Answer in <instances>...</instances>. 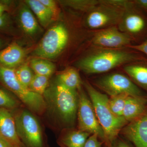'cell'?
<instances>
[{
  "mask_svg": "<svg viewBox=\"0 0 147 147\" xmlns=\"http://www.w3.org/2000/svg\"><path fill=\"white\" fill-rule=\"evenodd\" d=\"M124 70L137 84L147 89V66L131 65L125 66Z\"/></svg>",
  "mask_w": 147,
  "mask_h": 147,
  "instance_id": "d6986e66",
  "label": "cell"
},
{
  "mask_svg": "<svg viewBox=\"0 0 147 147\" xmlns=\"http://www.w3.org/2000/svg\"><path fill=\"white\" fill-rule=\"evenodd\" d=\"M6 10V7L5 6L0 3V15L4 14V13Z\"/></svg>",
  "mask_w": 147,
  "mask_h": 147,
  "instance_id": "836d02e7",
  "label": "cell"
},
{
  "mask_svg": "<svg viewBox=\"0 0 147 147\" xmlns=\"http://www.w3.org/2000/svg\"><path fill=\"white\" fill-rule=\"evenodd\" d=\"M25 50L16 42H13L0 52V65L14 69L20 65L26 56Z\"/></svg>",
  "mask_w": 147,
  "mask_h": 147,
  "instance_id": "4fadbf2b",
  "label": "cell"
},
{
  "mask_svg": "<svg viewBox=\"0 0 147 147\" xmlns=\"http://www.w3.org/2000/svg\"><path fill=\"white\" fill-rule=\"evenodd\" d=\"M135 50L140 51L147 55V40L141 44L137 45H129L127 46Z\"/></svg>",
  "mask_w": 147,
  "mask_h": 147,
  "instance_id": "f1b7e54d",
  "label": "cell"
},
{
  "mask_svg": "<svg viewBox=\"0 0 147 147\" xmlns=\"http://www.w3.org/2000/svg\"><path fill=\"white\" fill-rule=\"evenodd\" d=\"M39 1L52 12L54 20H56L59 17V11L55 1L52 0H39Z\"/></svg>",
  "mask_w": 147,
  "mask_h": 147,
  "instance_id": "4316f807",
  "label": "cell"
},
{
  "mask_svg": "<svg viewBox=\"0 0 147 147\" xmlns=\"http://www.w3.org/2000/svg\"><path fill=\"white\" fill-rule=\"evenodd\" d=\"M20 104V102L16 97L0 88V108L13 111L18 109Z\"/></svg>",
  "mask_w": 147,
  "mask_h": 147,
  "instance_id": "603a6c76",
  "label": "cell"
},
{
  "mask_svg": "<svg viewBox=\"0 0 147 147\" xmlns=\"http://www.w3.org/2000/svg\"><path fill=\"white\" fill-rule=\"evenodd\" d=\"M125 28L132 34H137L143 31L146 26L144 18L138 13H129L125 17L124 21Z\"/></svg>",
  "mask_w": 147,
  "mask_h": 147,
  "instance_id": "ffe728a7",
  "label": "cell"
},
{
  "mask_svg": "<svg viewBox=\"0 0 147 147\" xmlns=\"http://www.w3.org/2000/svg\"><path fill=\"white\" fill-rule=\"evenodd\" d=\"M15 74L18 81L25 86L29 88L34 75L29 66L27 63L21 65L15 69Z\"/></svg>",
  "mask_w": 147,
  "mask_h": 147,
  "instance_id": "d4e9b609",
  "label": "cell"
},
{
  "mask_svg": "<svg viewBox=\"0 0 147 147\" xmlns=\"http://www.w3.org/2000/svg\"><path fill=\"white\" fill-rule=\"evenodd\" d=\"M134 3L140 7L147 10V0H137L134 1Z\"/></svg>",
  "mask_w": 147,
  "mask_h": 147,
  "instance_id": "f546056e",
  "label": "cell"
},
{
  "mask_svg": "<svg viewBox=\"0 0 147 147\" xmlns=\"http://www.w3.org/2000/svg\"><path fill=\"white\" fill-rule=\"evenodd\" d=\"M48 108L59 121L68 128L76 121L78 106L77 91L70 89L57 82L43 94Z\"/></svg>",
  "mask_w": 147,
  "mask_h": 147,
  "instance_id": "6da1fadb",
  "label": "cell"
},
{
  "mask_svg": "<svg viewBox=\"0 0 147 147\" xmlns=\"http://www.w3.org/2000/svg\"><path fill=\"white\" fill-rule=\"evenodd\" d=\"M78 91V129L91 134H97L99 139L104 144V132L98 121L91 101L82 89Z\"/></svg>",
  "mask_w": 147,
  "mask_h": 147,
  "instance_id": "52a82bcc",
  "label": "cell"
},
{
  "mask_svg": "<svg viewBox=\"0 0 147 147\" xmlns=\"http://www.w3.org/2000/svg\"><path fill=\"white\" fill-rule=\"evenodd\" d=\"M69 5L74 7L82 10L91 11L95 8L96 6L99 4V1H68Z\"/></svg>",
  "mask_w": 147,
  "mask_h": 147,
  "instance_id": "484cf974",
  "label": "cell"
},
{
  "mask_svg": "<svg viewBox=\"0 0 147 147\" xmlns=\"http://www.w3.org/2000/svg\"><path fill=\"white\" fill-rule=\"evenodd\" d=\"M140 58L127 51L107 50L98 52L82 59L78 66L87 74L102 73L123 64L138 61Z\"/></svg>",
  "mask_w": 147,
  "mask_h": 147,
  "instance_id": "3957f363",
  "label": "cell"
},
{
  "mask_svg": "<svg viewBox=\"0 0 147 147\" xmlns=\"http://www.w3.org/2000/svg\"><path fill=\"white\" fill-rule=\"evenodd\" d=\"M26 2L43 27H47L54 20L52 12L39 0H28Z\"/></svg>",
  "mask_w": 147,
  "mask_h": 147,
  "instance_id": "2e32d148",
  "label": "cell"
},
{
  "mask_svg": "<svg viewBox=\"0 0 147 147\" xmlns=\"http://www.w3.org/2000/svg\"><path fill=\"white\" fill-rule=\"evenodd\" d=\"M0 45H1V41H0Z\"/></svg>",
  "mask_w": 147,
  "mask_h": 147,
  "instance_id": "e575fe53",
  "label": "cell"
},
{
  "mask_svg": "<svg viewBox=\"0 0 147 147\" xmlns=\"http://www.w3.org/2000/svg\"><path fill=\"white\" fill-rule=\"evenodd\" d=\"M91 11L87 18V24L91 29H99L115 24L121 16V11L115 7L102 5Z\"/></svg>",
  "mask_w": 147,
  "mask_h": 147,
  "instance_id": "9c48e42d",
  "label": "cell"
},
{
  "mask_svg": "<svg viewBox=\"0 0 147 147\" xmlns=\"http://www.w3.org/2000/svg\"><path fill=\"white\" fill-rule=\"evenodd\" d=\"M100 89L111 97L121 94H127L131 96L145 97L143 92L128 77L115 73L104 76L96 83Z\"/></svg>",
  "mask_w": 147,
  "mask_h": 147,
  "instance_id": "ba28073f",
  "label": "cell"
},
{
  "mask_svg": "<svg viewBox=\"0 0 147 147\" xmlns=\"http://www.w3.org/2000/svg\"><path fill=\"white\" fill-rule=\"evenodd\" d=\"M121 133L135 147H147V110L140 117L127 124Z\"/></svg>",
  "mask_w": 147,
  "mask_h": 147,
  "instance_id": "30bf717a",
  "label": "cell"
},
{
  "mask_svg": "<svg viewBox=\"0 0 147 147\" xmlns=\"http://www.w3.org/2000/svg\"><path fill=\"white\" fill-rule=\"evenodd\" d=\"M57 79L58 82L70 89L77 91L81 88L80 76L74 69H66L58 73Z\"/></svg>",
  "mask_w": 147,
  "mask_h": 147,
  "instance_id": "e0dca14e",
  "label": "cell"
},
{
  "mask_svg": "<svg viewBox=\"0 0 147 147\" xmlns=\"http://www.w3.org/2000/svg\"><path fill=\"white\" fill-rule=\"evenodd\" d=\"M147 110V98L129 96L124 108L123 117L130 122L140 117Z\"/></svg>",
  "mask_w": 147,
  "mask_h": 147,
  "instance_id": "5bb4252c",
  "label": "cell"
},
{
  "mask_svg": "<svg viewBox=\"0 0 147 147\" xmlns=\"http://www.w3.org/2000/svg\"><path fill=\"white\" fill-rule=\"evenodd\" d=\"M20 23L27 34L32 35L39 30V26L31 11L27 6L21 9L19 15Z\"/></svg>",
  "mask_w": 147,
  "mask_h": 147,
  "instance_id": "ac0fdd59",
  "label": "cell"
},
{
  "mask_svg": "<svg viewBox=\"0 0 147 147\" xmlns=\"http://www.w3.org/2000/svg\"><path fill=\"white\" fill-rule=\"evenodd\" d=\"M68 39L66 28L63 24H57L46 32L34 50V55L44 59L56 57L64 49Z\"/></svg>",
  "mask_w": 147,
  "mask_h": 147,
  "instance_id": "8992f818",
  "label": "cell"
},
{
  "mask_svg": "<svg viewBox=\"0 0 147 147\" xmlns=\"http://www.w3.org/2000/svg\"><path fill=\"white\" fill-rule=\"evenodd\" d=\"M129 96L127 94H121L109 98L108 104L113 114L117 117H123L127 99Z\"/></svg>",
  "mask_w": 147,
  "mask_h": 147,
  "instance_id": "7402d4cb",
  "label": "cell"
},
{
  "mask_svg": "<svg viewBox=\"0 0 147 147\" xmlns=\"http://www.w3.org/2000/svg\"><path fill=\"white\" fill-rule=\"evenodd\" d=\"M0 82L32 112L42 115L47 110V105L43 96L34 92L18 81L15 69L0 65Z\"/></svg>",
  "mask_w": 147,
  "mask_h": 147,
  "instance_id": "277c9868",
  "label": "cell"
},
{
  "mask_svg": "<svg viewBox=\"0 0 147 147\" xmlns=\"http://www.w3.org/2000/svg\"><path fill=\"white\" fill-rule=\"evenodd\" d=\"M0 137L12 147H26L17 134L12 111L3 108H0Z\"/></svg>",
  "mask_w": 147,
  "mask_h": 147,
  "instance_id": "7c38bea8",
  "label": "cell"
},
{
  "mask_svg": "<svg viewBox=\"0 0 147 147\" xmlns=\"http://www.w3.org/2000/svg\"><path fill=\"white\" fill-rule=\"evenodd\" d=\"M7 23V18L4 13L0 15V28L3 27L6 25Z\"/></svg>",
  "mask_w": 147,
  "mask_h": 147,
  "instance_id": "1f68e13d",
  "label": "cell"
},
{
  "mask_svg": "<svg viewBox=\"0 0 147 147\" xmlns=\"http://www.w3.org/2000/svg\"><path fill=\"white\" fill-rule=\"evenodd\" d=\"M130 38L115 27L105 29L96 34L93 39L95 45L110 48H119L130 45Z\"/></svg>",
  "mask_w": 147,
  "mask_h": 147,
  "instance_id": "8fae6325",
  "label": "cell"
},
{
  "mask_svg": "<svg viewBox=\"0 0 147 147\" xmlns=\"http://www.w3.org/2000/svg\"><path fill=\"white\" fill-rule=\"evenodd\" d=\"M113 147H131L126 142L122 140L116 141L113 145Z\"/></svg>",
  "mask_w": 147,
  "mask_h": 147,
  "instance_id": "4dcf8cb0",
  "label": "cell"
},
{
  "mask_svg": "<svg viewBox=\"0 0 147 147\" xmlns=\"http://www.w3.org/2000/svg\"><path fill=\"white\" fill-rule=\"evenodd\" d=\"M94 109L96 115L104 136V144L107 147H113L121 130L128 123L123 117L113 114L108 104V96L95 89L89 83L85 84Z\"/></svg>",
  "mask_w": 147,
  "mask_h": 147,
  "instance_id": "7a4b0ae2",
  "label": "cell"
},
{
  "mask_svg": "<svg viewBox=\"0 0 147 147\" xmlns=\"http://www.w3.org/2000/svg\"><path fill=\"white\" fill-rule=\"evenodd\" d=\"M13 111L17 134L25 146L43 147L42 129L36 118L26 109Z\"/></svg>",
  "mask_w": 147,
  "mask_h": 147,
  "instance_id": "5b68a950",
  "label": "cell"
},
{
  "mask_svg": "<svg viewBox=\"0 0 147 147\" xmlns=\"http://www.w3.org/2000/svg\"><path fill=\"white\" fill-rule=\"evenodd\" d=\"M91 135L79 129L67 128L62 131L57 143L61 147H84Z\"/></svg>",
  "mask_w": 147,
  "mask_h": 147,
  "instance_id": "9a60e30c",
  "label": "cell"
},
{
  "mask_svg": "<svg viewBox=\"0 0 147 147\" xmlns=\"http://www.w3.org/2000/svg\"><path fill=\"white\" fill-rule=\"evenodd\" d=\"M0 147H12L6 141L0 137Z\"/></svg>",
  "mask_w": 147,
  "mask_h": 147,
  "instance_id": "d6a6232c",
  "label": "cell"
},
{
  "mask_svg": "<svg viewBox=\"0 0 147 147\" xmlns=\"http://www.w3.org/2000/svg\"><path fill=\"white\" fill-rule=\"evenodd\" d=\"M103 143L96 134H92L87 139L84 147H101Z\"/></svg>",
  "mask_w": 147,
  "mask_h": 147,
  "instance_id": "83f0119b",
  "label": "cell"
},
{
  "mask_svg": "<svg viewBox=\"0 0 147 147\" xmlns=\"http://www.w3.org/2000/svg\"><path fill=\"white\" fill-rule=\"evenodd\" d=\"M49 78L47 76L35 74L29 86V89L34 92L43 96L48 87Z\"/></svg>",
  "mask_w": 147,
  "mask_h": 147,
  "instance_id": "cb8c5ba5",
  "label": "cell"
},
{
  "mask_svg": "<svg viewBox=\"0 0 147 147\" xmlns=\"http://www.w3.org/2000/svg\"><path fill=\"white\" fill-rule=\"evenodd\" d=\"M30 63L32 69L37 75L50 77L55 71V65L47 60L34 58L32 59Z\"/></svg>",
  "mask_w": 147,
  "mask_h": 147,
  "instance_id": "44dd1931",
  "label": "cell"
}]
</instances>
